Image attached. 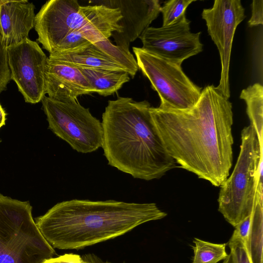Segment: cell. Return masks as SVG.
Segmentation results:
<instances>
[{
  "label": "cell",
  "instance_id": "cell-1",
  "mask_svg": "<svg viewBox=\"0 0 263 263\" xmlns=\"http://www.w3.org/2000/svg\"><path fill=\"white\" fill-rule=\"evenodd\" d=\"M150 113L165 149L179 167L220 186L233 163L232 104L213 85L201 91L185 110L151 107Z\"/></svg>",
  "mask_w": 263,
  "mask_h": 263
},
{
  "label": "cell",
  "instance_id": "cell-2",
  "mask_svg": "<svg viewBox=\"0 0 263 263\" xmlns=\"http://www.w3.org/2000/svg\"><path fill=\"white\" fill-rule=\"evenodd\" d=\"M166 215L155 203L72 199L57 203L35 222L53 248L79 250Z\"/></svg>",
  "mask_w": 263,
  "mask_h": 263
},
{
  "label": "cell",
  "instance_id": "cell-3",
  "mask_svg": "<svg viewBox=\"0 0 263 263\" xmlns=\"http://www.w3.org/2000/svg\"><path fill=\"white\" fill-rule=\"evenodd\" d=\"M149 103L118 97L102 114V147L108 164L134 178H161L176 166L154 124Z\"/></svg>",
  "mask_w": 263,
  "mask_h": 263
},
{
  "label": "cell",
  "instance_id": "cell-4",
  "mask_svg": "<svg viewBox=\"0 0 263 263\" xmlns=\"http://www.w3.org/2000/svg\"><path fill=\"white\" fill-rule=\"evenodd\" d=\"M240 152L230 176L220 186L218 211L235 227L252 212L257 193L262 194V184L257 177L259 161L263 158L254 127L250 124L241 133Z\"/></svg>",
  "mask_w": 263,
  "mask_h": 263
},
{
  "label": "cell",
  "instance_id": "cell-5",
  "mask_svg": "<svg viewBox=\"0 0 263 263\" xmlns=\"http://www.w3.org/2000/svg\"><path fill=\"white\" fill-rule=\"evenodd\" d=\"M29 201L0 194V263H43L56 253L38 229Z\"/></svg>",
  "mask_w": 263,
  "mask_h": 263
},
{
  "label": "cell",
  "instance_id": "cell-6",
  "mask_svg": "<svg viewBox=\"0 0 263 263\" xmlns=\"http://www.w3.org/2000/svg\"><path fill=\"white\" fill-rule=\"evenodd\" d=\"M48 128L75 151L87 154L102 147V123L77 101L61 102L45 96L41 100Z\"/></svg>",
  "mask_w": 263,
  "mask_h": 263
},
{
  "label": "cell",
  "instance_id": "cell-7",
  "mask_svg": "<svg viewBox=\"0 0 263 263\" xmlns=\"http://www.w3.org/2000/svg\"><path fill=\"white\" fill-rule=\"evenodd\" d=\"M139 69L150 81L160 99L159 108L185 110L199 100L202 88L195 85L184 73L181 66L171 62L142 48L133 47Z\"/></svg>",
  "mask_w": 263,
  "mask_h": 263
},
{
  "label": "cell",
  "instance_id": "cell-8",
  "mask_svg": "<svg viewBox=\"0 0 263 263\" xmlns=\"http://www.w3.org/2000/svg\"><path fill=\"white\" fill-rule=\"evenodd\" d=\"M201 16L219 52L221 70L219 84L216 88L229 99L232 42L237 27L246 17L245 9L240 0H215L212 7L203 10Z\"/></svg>",
  "mask_w": 263,
  "mask_h": 263
},
{
  "label": "cell",
  "instance_id": "cell-9",
  "mask_svg": "<svg viewBox=\"0 0 263 263\" xmlns=\"http://www.w3.org/2000/svg\"><path fill=\"white\" fill-rule=\"evenodd\" d=\"M11 79L27 103L41 101L46 94L45 77L48 58L39 44L29 38L7 48Z\"/></svg>",
  "mask_w": 263,
  "mask_h": 263
},
{
  "label": "cell",
  "instance_id": "cell-10",
  "mask_svg": "<svg viewBox=\"0 0 263 263\" xmlns=\"http://www.w3.org/2000/svg\"><path fill=\"white\" fill-rule=\"evenodd\" d=\"M190 21L185 15L166 26L147 27L139 36L142 49L171 62L181 66L186 59L202 51L200 32L190 31Z\"/></svg>",
  "mask_w": 263,
  "mask_h": 263
},
{
  "label": "cell",
  "instance_id": "cell-11",
  "mask_svg": "<svg viewBox=\"0 0 263 263\" xmlns=\"http://www.w3.org/2000/svg\"><path fill=\"white\" fill-rule=\"evenodd\" d=\"M80 6L77 0H50L35 15L34 28L37 41L49 54L55 51L70 32L78 30L83 33Z\"/></svg>",
  "mask_w": 263,
  "mask_h": 263
},
{
  "label": "cell",
  "instance_id": "cell-12",
  "mask_svg": "<svg viewBox=\"0 0 263 263\" xmlns=\"http://www.w3.org/2000/svg\"><path fill=\"white\" fill-rule=\"evenodd\" d=\"M101 4L118 8L122 18L119 22L120 32H115L112 37L117 46L129 51V44L141 35L160 13L158 0H109Z\"/></svg>",
  "mask_w": 263,
  "mask_h": 263
},
{
  "label": "cell",
  "instance_id": "cell-13",
  "mask_svg": "<svg viewBox=\"0 0 263 263\" xmlns=\"http://www.w3.org/2000/svg\"><path fill=\"white\" fill-rule=\"evenodd\" d=\"M46 94L61 102L74 101L95 91L80 70L48 58L45 77Z\"/></svg>",
  "mask_w": 263,
  "mask_h": 263
},
{
  "label": "cell",
  "instance_id": "cell-14",
  "mask_svg": "<svg viewBox=\"0 0 263 263\" xmlns=\"http://www.w3.org/2000/svg\"><path fill=\"white\" fill-rule=\"evenodd\" d=\"M34 8L26 0H0V31L7 48L28 39L34 27Z\"/></svg>",
  "mask_w": 263,
  "mask_h": 263
},
{
  "label": "cell",
  "instance_id": "cell-15",
  "mask_svg": "<svg viewBox=\"0 0 263 263\" xmlns=\"http://www.w3.org/2000/svg\"><path fill=\"white\" fill-rule=\"evenodd\" d=\"M49 58L77 68H92L126 71L110 60L93 43L81 51L64 54H49Z\"/></svg>",
  "mask_w": 263,
  "mask_h": 263
},
{
  "label": "cell",
  "instance_id": "cell-16",
  "mask_svg": "<svg viewBox=\"0 0 263 263\" xmlns=\"http://www.w3.org/2000/svg\"><path fill=\"white\" fill-rule=\"evenodd\" d=\"M93 89L95 92L104 97L110 96L130 80L126 71L92 68H78Z\"/></svg>",
  "mask_w": 263,
  "mask_h": 263
},
{
  "label": "cell",
  "instance_id": "cell-17",
  "mask_svg": "<svg viewBox=\"0 0 263 263\" xmlns=\"http://www.w3.org/2000/svg\"><path fill=\"white\" fill-rule=\"evenodd\" d=\"M240 98L247 105V114L260 145L263 146V87L256 83L242 90Z\"/></svg>",
  "mask_w": 263,
  "mask_h": 263
},
{
  "label": "cell",
  "instance_id": "cell-18",
  "mask_svg": "<svg viewBox=\"0 0 263 263\" xmlns=\"http://www.w3.org/2000/svg\"><path fill=\"white\" fill-rule=\"evenodd\" d=\"M252 263H262V196L257 195L245 244Z\"/></svg>",
  "mask_w": 263,
  "mask_h": 263
},
{
  "label": "cell",
  "instance_id": "cell-19",
  "mask_svg": "<svg viewBox=\"0 0 263 263\" xmlns=\"http://www.w3.org/2000/svg\"><path fill=\"white\" fill-rule=\"evenodd\" d=\"M192 263H218L225 259L228 254L227 243H215L194 238Z\"/></svg>",
  "mask_w": 263,
  "mask_h": 263
},
{
  "label": "cell",
  "instance_id": "cell-20",
  "mask_svg": "<svg viewBox=\"0 0 263 263\" xmlns=\"http://www.w3.org/2000/svg\"><path fill=\"white\" fill-rule=\"evenodd\" d=\"M92 43L81 31L70 32L60 42L55 51L50 54H64L82 51Z\"/></svg>",
  "mask_w": 263,
  "mask_h": 263
},
{
  "label": "cell",
  "instance_id": "cell-21",
  "mask_svg": "<svg viewBox=\"0 0 263 263\" xmlns=\"http://www.w3.org/2000/svg\"><path fill=\"white\" fill-rule=\"evenodd\" d=\"M194 0H170L165 2L161 7L160 12L162 14V26L170 25L179 20L185 15L187 7Z\"/></svg>",
  "mask_w": 263,
  "mask_h": 263
},
{
  "label": "cell",
  "instance_id": "cell-22",
  "mask_svg": "<svg viewBox=\"0 0 263 263\" xmlns=\"http://www.w3.org/2000/svg\"><path fill=\"white\" fill-rule=\"evenodd\" d=\"M233 263H252L247 249L240 239L231 236L228 243Z\"/></svg>",
  "mask_w": 263,
  "mask_h": 263
},
{
  "label": "cell",
  "instance_id": "cell-23",
  "mask_svg": "<svg viewBox=\"0 0 263 263\" xmlns=\"http://www.w3.org/2000/svg\"><path fill=\"white\" fill-rule=\"evenodd\" d=\"M10 80L7 47L3 41L0 31V93L6 89Z\"/></svg>",
  "mask_w": 263,
  "mask_h": 263
},
{
  "label": "cell",
  "instance_id": "cell-24",
  "mask_svg": "<svg viewBox=\"0 0 263 263\" xmlns=\"http://www.w3.org/2000/svg\"><path fill=\"white\" fill-rule=\"evenodd\" d=\"M98 257L93 254H87L83 256L67 253L45 260L43 263H96Z\"/></svg>",
  "mask_w": 263,
  "mask_h": 263
},
{
  "label": "cell",
  "instance_id": "cell-25",
  "mask_svg": "<svg viewBox=\"0 0 263 263\" xmlns=\"http://www.w3.org/2000/svg\"><path fill=\"white\" fill-rule=\"evenodd\" d=\"M252 15L248 21L249 26L263 24V1L253 0L252 4Z\"/></svg>",
  "mask_w": 263,
  "mask_h": 263
},
{
  "label": "cell",
  "instance_id": "cell-26",
  "mask_svg": "<svg viewBox=\"0 0 263 263\" xmlns=\"http://www.w3.org/2000/svg\"><path fill=\"white\" fill-rule=\"evenodd\" d=\"M6 113L0 103V128L5 125Z\"/></svg>",
  "mask_w": 263,
  "mask_h": 263
},
{
  "label": "cell",
  "instance_id": "cell-27",
  "mask_svg": "<svg viewBox=\"0 0 263 263\" xmlns=\"http://www.w3.org/2000/svg\"><path fill=\"white\" fill-rule=\"evenodd\" d=\"M222 263H233L232 257L230 254H228L227 258L223 260Z\"/></svg>",
  "mask_w": 263,
  "mask_h": 263
},
{
  "label": "cell",
  "instance_id": "cell-28",
  "mask_svg": "<svg viewBox=\"0 0 263 263\" xmlns=\"http://www.w3.org/2000/svg\"><path fill=\"white\" fill-rule=\"evenodd\" d=\"M96 263H104V262L100 258H99L98 257Z\"/></svg>",
  "mask_w": 263,
  "mask_h": 263
},
{
  "label": "cell",
  "instance_id": "cell-29",
  "mask_svg": "<svg viewBox=\"0 0 263 263\" xmlns=\"http://www.w3.org/2000/svg\"><path fill=\"white\" fill-rule=\"evenodd\" d=\"M104 263H110V262H104ZM124 263H125V262H124Z\"/></svg>",
  "mask_w": 263,
  "mask_h": 263
},
{
  "label": "cell",
  "instance_id": "cell-30",
  "mask_svg": "<svg viewBox=\"0 0 263 263\" xmlns=\"http://www.w3.org/2000/svg\"><path fill=\"white\" fill-rule=\"evenodd\" d=\"M1 142V139H0V143Z\"/></svg>",
  "mask_w": 263,
  "mask_h": 263
}]
</instances>
